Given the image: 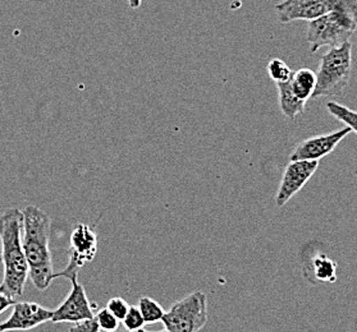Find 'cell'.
Segmentation results:
<instances>
[{"mask_svg":"<svg viewBox=\"0 0 357 332\" xmlns=\"http://www.w3.org/2000/svg\"><path fill=\"white\" fill-rule=\"evenodd\" d=\"M22 215V246L29 264V278L36 289L47 290L54 281L55 272L49 248L52 221L47 212L36 206H27Z\"/></svg>","mask_w":357,"mask_h":332,"instance_id":"cell-1","label":"cell"},{"mask_svg":"<svg viewBox=\"0 0 357 332\" xmlns=\"http://www.w3.org/2000/svg\"><path fill=\"white\" fill-rule=\"evenodd\" d=\"M24 215L18 209L6 210L0 215V244L3 280L0 290L10 298L22 297L29 278V264L22 246Z\"/></svg>","mask_w":357,"mask_h":332,"instance_id":"cell-2","label":"cell"},{"mask_svg":"<svg viewBox=\"0 0 357 332\" xmlns=\"http://www.w3.org/2000/svg\"><path fill=\"white\" fill-rule=\"evenodd\" d=\"M352 72V44L344 41L332 47L321 56L317 72V87L314 99L337 96L347 87Z\"/></svg>","mask_w":357,"mask_h":332,"instance_id":"cell-3","label":"cell"},{"mask_svg":"<svg viewBox=\"0 0 357 332\" xmlns=\"http://www.w3.org/2000/svg\"><path fill=\"white\" fill-rule=\"evenodd\" d=\"M357 29V16L349 9L337 6V8L309 21L306 40L311 45V53L320 47H338L349 41Z\"/></svg>","mask_w":357,"mask_h":332,"instance_id":"cell-4","label":"cell"},{"mask_svg":"<svg viewBox=\"0 0 357 332\" xmlns=\"http://www.w3.org/2000/svg\"><path fill=\"white\" fill-rule=\"evenodd\" d=\"M169 332H196L208 322V297L197 290L174 303L160 321Z\"/></svg>","mask_w":357,"mask_h":332,"instance_id":"cell-5","label":"cell"},{"mask_svg":"<svg viewBox=\"0 0 357 332\" xmlns=\"http://www.w3.org/2000/svg\"><path fill=\"white\" fill-rule=\"evenodd\" d=\"M78 270L79 267L77 264L70 260L66 269L54 272V280L58 278H67L70 280L72 287H70V294L63 301L62 304L53 310V316H52L53 324H62V322L76 324L78 321L95 317L93 307L86 295L85 287L78 283Z\"/></svg>","mask_w":357,"mask_h":332,"instance_id":"cell-6","label":"cell"},{"mask_svg":"<svg viewBox=\"0 0 357 332\" xmlns=\"http://www.w3.org/2000/svg\"><path fill=\"white\" fill-rule=\"evenodd\" d=\"M318 166V160H292L289 162L282 175L278 193L275 196L277 206L283 207L296 193H298L315 174Z\"/></svg>","mask_w":357,"mask_h":332,"instance_id":"cell-7","label":"cell"},{"mask_svg":"<svg viewBox=\"0 0 357 332\" xmlns=\"http://www.w3.org/2000/svg\"><path fill=\"white\" fill-rule=\"evenodd\" d=\"M340 0H283L275 6L282 24L312 21L337 8Z\"/></svg>","mask_w":357,"mask_h":332,"instance_id":"cell-8","label":"cell"},{"mask_svg":"<svg viewBox=\"0 0 357 332\" xmlns=\"http://www.w3.org/2000/svg\"><path fill=\"white\" fill-rule=\"evenodd\" d=\"M351 128L344 127L340 131L332 132L328 134H320L315 137L305 139L289 156V160H320L329 154H332L335 147L341 143L344 137L351 133Z\"/></svg>","mask_w":357,"mask_h":332,"instance_id":"cell-9","label":"cell"},{"mask_svg":"<svg viewBox=\"0 0 357 332\" xmlns=\"http://www.w3.org/2000/svg\"><path fill=\"white\" fill-rule=\"evenodd\" d=\"M53 310L32 301H20L13 304V312L7 321L0 324V331L31 330L40 324L52 321Z\"/></svg>","mask_w":357,"mask_h":332,"instance_id":"cell-10","label":"cell"},{"mask_svg":"<svg viewBox=\"0 0 357 332\" xmlns=\"http://www.w3.org/2000/svg\"><path fill=\"white\" fill-rule=\"evenodd\" d=\"M98 253V234L86 224L76 225L70 234V261L81 269Z\"/></svg>","mask_w":357,"mask_h":332,"instance_id":"cell-11","label":"cell"},{"mask_svg":"<svg viewBox=\"0 0 357 332\" xmlns=\"http://www.w3.org/2000/svg\"><path fill=\"white\" fill-rule=\"evenodd\" d=\"M288 81L296 97L307 102L312 97V93L317 87V73L309 68H303L292 73Z\"/></svg>","mask_w":357,"mask_h":332,"instance_id":"cell-12","label":"cell"},{"mask_svg":"<svg viewBox=\"0 0 357 332\" xmlns=\"http://www.w3.org/2000/svg\"><path fill=\"white\" fill-rule=\"evenodd\" d=\"M278 88V99H280V111L288 119H295L298 114H303L306 108V101L300 100L292 93L289 81L275 84Z\"/></svg>","mask_w":357,"mask_h":332,"instance_id":"cell-13","label":"cell"},{"mask_svg":"<svg viewBox=\"0 0 357 332\" xmlns=\"http://www.w3.org/2000/svg\"><path fill=\"white\" fill-rule=\"evenodd\" d=\"M337 263L328 255H315L311 260V272L319 283H334L337 280Z\"/></svg>","mask_w":357,"mask_h":332,"instance_id":"cell-14","label":"cell"},{"mask_svg":"<svg viewBox=\"0 0 357 332\" xmlns=\"http://www.w3.org/2000/svg\"><path fill=\"white\" fill-rule=\"evenodd\" d=\"M137 307L140 309L141 315L144 317L145 324L160 322L164 313H165L163 307L150 297H141Z\"/></svg>","mask_w":357,"mask_h":332,"instance_id":"cell-15","label":"cell"},{"mask_svg":"<svg viewBox=\"0 0 357 332\" xmlns=\"http://www.w3.org/2000/svg\"><path fill=\"white\" fill-rule=\"evenodd\" d=\"M326 109L331 116H334L337 120L342 122L346 127L351 128V131L355 132L357 134V111H354L335 101H329L326 104Z\"/></svg>","mask_w":357,"mask_h":332,"instance_id":"cell-16","label":"cell"},{"mask_svg":"<svg viewBox=\"0 0 357 332\" xmlns=\"http://www.w3.org/2000/svg\"><path fill=\"white\" fill-rule=\"evenodd\" d=\"M268 73H269V77L272 78V81H274L275 84L286 82L292 76L291 68L288 67L286 63L283 62L282 59H278V58H274L269 62Z\"/></svg>","mask_w":357,"mask_h":332,"instance_id":"cell-17","label":"cell"},{"mask_svg":"<svg viewBox=\"0 0 357 332\" xmlns=\"http://www.w3.org/2000/svg\"><path fill=\"white\" fill-rule=\"evenodd\" d=\"M122 324L125 326L126 330L128 331H142L145 321L141 315L140 309L136 306H130L125 318L122 319Z\"/></svg>","mask_w":357,"mask_h":332,"instance_id":"cell-18","label":"cell"},{"mask_svg":"<svg viewBox=\"0 0 357 332\" xmlns=\"http://www.w3.org/2000/svg\"><path fill=\"white\" fill-rule=\"evenodd\" d=\"M96 322L99 324V329L102 331H116L119 327V319L113 316L108 309L102 308L95 315Z\"/></svg>","mask_w":357,"mask_h":332,"instance_id":"cell-19","label":"cell"},{"mask_svg":"<svg viewBox=\"0 0 357 332\" xmlns=\"http://www.w3.org/2000/svg\"><path fill=\"white\" fill-rule=\"evenodd\" d=\"M105 308L108 309L109 312H110L113 316L116 317L119 321H122V319L125 318L126 315H127V312H128V309H130V306H128V303H127L123 298L116 297V298H112V299L108 301V304H107Z\"/></svg>","mask_w":357,"mask_h":332,"instance_id":"cell-20","label":"cell"},{"mask_svg":"<svg viewBox=\"0 0 357 332\" xmlns=\"http://www.w3.org/2000/svg\"><path fill=\"white\" fill-rule=\"evenodd\" d=\"M70 331L77 332H99V324L96 322V318H86L82 321H78L76 324H73L70 329Z\"/></svg>","mask_w":357,"mask_h":332,"instance_id":"cell-21","label":"cell"},{"mask_svg":"<svg viewBox=\"0 0 357 332\" xmlns=\"http://www.w3.org/2000/svg\"><path fill=\"white\" fill-rule=\"evenodd\" d=\"M15 303H16V301H15L13 298H10L7 294L3 293V292L0 290V315H1L4 310H7L10 306H13Z\"/></svg>","mask_w":357,"mask_h":332,"instance_id":"cell-22","label":"cell"},{"mask_svg":"<svg viewBox=\"0 0 357 332\" xmlns=\"http://www.w3.org/2000/svg\"><path fill=\"white\" fill-rule=\"evenodd\" d=\"M127 4L130 6L131 9L140 8L142 0H127Z\"/></svg>","mask_w":357,"mask_h":332,"instance_id":"cell-23","label":"cell"}]
</instances>
